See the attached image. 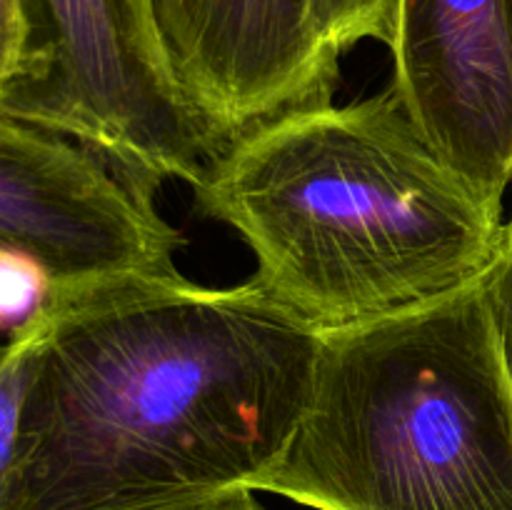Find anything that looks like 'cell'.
<instances>
[{
	"label": "cell",
	"instance_id": "ba28073f",
	"mask_svg": "<svg viewBox=\"0 0 512 510\" xmlns=\"http://www.w3.org/2000/svg\"><path fill=\"white\" fill-rule=\"evenodd\" d=\"M40 340V315L0 338V508L18 445L20 415Z\"/></svg>",
	"mask_w": 512,
	"mask_h": 510
},
{
	"label": "cell",
	"instance_id": "5bb4252c",
	"mask_svg": "<svg viewBox=\"0 0 512 510\" xmlns=\"http://www.w3.org/2000/svg\"><path fill=\"white\" fill-rule=\"evenodd\" d=\"M510 3H512V0H510Z\"/></svg>",
	"mask_w": 512,
	"mask_h": 510
},
{
	"label": "cell",
	"instance_id": "52a82bcc",
	"mask_svg": "<svg viewBox=\"0 0 512 510\" xmlns=\"http://www.w3.org/2000/svg\"><path fill=\"white\" fill-rule=\"evenodd\" d=\"M390 90L430 145L490 200L512 183V3L400 0Z\"/></svg>",
	"mask_w": 512,
	"mask_h": 510
},
{
	"label": "cell",
	"instance_id": "7a4b0ae2",
	"mask_svg": "<svg viewBox=\"0 0 512 510\" xmlns=\"http://www.w3.org/2000/svg\"><path fill=\"white\" fill-rule=\"evenodd\" d=\"M190 188L250 248V280L318 333L478 283L503 243V203L425 140L390 85L258 125Z\"/></svg>",
	"mask_w": 512,
	"mask_h": 510
},
{
	"label": "cell",
	"instance_id": "8992f818",
	"mask_svg": "<svg viewBox=\"0 0 512 510\" xmlns=\"http://www.w3.org/2000/svg\"><path fill=\"white\" fill-rule=\"evenodd\" d=\"M175 80L220 148L258 125L333 103L340 58L315 0H150Z\"/></svg>",
	"mask_w": 512,
	"mask_h": 510
},
{
	"label": "cell",
	"instance_id": "30bf717a",
	"mask_svg": "<svg viewBox=\"0 0 512 510\" xmlns=\"http://www.w3.org/2000/svg\"><path fill=\"white\" fill-rule=\"evenodd\" d=\"M50 295L53 283L35 260L0 250V338L38 318Z\"/></svg>",
	"mask_w": 512,
	"mask_h": 510
},
{
	"label": "cell",
	"instance_id": "9c48e42d",
	"mask_svg": "<svg viewBox=\"0 0 512 510\" xmlns=\"http://www.w3.org/2000/svg\"><path fill=\"white\" fill-rule=\"evenodd\" d=\"M400 0H315V20L338 58L363 40L390 43Z\"/></svg>",
	"mask_w": 512,
	"mask_h": 510
},
{
	"label": "cell",
	"instance_id": "4fadbf2b",
	"mask_svg": "<svg viewBox=\"0 0 512 510\" xmlns=\"http://www.w3.org/2000/svg\"><path fill=\"white\" fill-rule=\"evenodd\" d=\"M145 510H265L255 498V490L250 488H233L223 493L203 495V498L178 500V503L155 505Z\"/></svg>",
	"mask_w": 512,
	"mask_h": 510
},
{
	"label": "cell",
	"instance_id": "277c9868",
	"mask_svg": "<svg viewBox=\"0 0 512 510\" xmlns=\"http://www.w3.org/2000/svg\"><path fill=\"white\" fill-rule=\"evenodd\" d=\"M30 48L0 115L85 145L145 190L220 153L165 55L150 0H25Z\"/></svg>",
	"mask_w": 512,
	"mask_h": 510
},
{
	"label": "cell",
	"instance_id": "7c38bea8",
	"mask_svg": "<svg viewBox=\"0 0 512 510\" xmlns=\"http://www.w3.org/2000/svg\"><path fill=\"white\" fill-rule=\"evenodd\" d=\"M30 48L25 0H0V100L18 80Z\"/></svg>",
	"mask_w": 512,
	"mask_h": 510
},
{
	"label": "cell",
	"instance_id": "3957f363",
	"mask_svg": "<svg viewBox=\"0 0 512 510\" xmlns=\"http://www.w3.org/2000/svg\"><path fill=\"white\" fill-rule=\"evenodd\" d=\"M250 490L313 510H512V373L483 280L320 333L303 415Z\"/></svg>",
	"mask_w": 512,
	"mask_h": 510
},
{
	"label": "cell",
	"instance_id": "5b68a950",
	"mask_svg": "<svg viewBox=\"0 0 512 510\" xmlns=\"http://www.w3.org/2000/svg\"><path fill=\"white\" fill-rule=\"evenodd\" d=\"M185 238L85 145L0 115V250L35 260L53 293L175 275Z\"/></svg>",
	"mask_w": 512,
	"mask_h": 510
},
{
	"label": "cell",
	"instance_id": "6da1fadb",
	"mask_svg": "<svg viewBox=\"0 0 512 510\" xmlns=\"http://www.w3.org/2000/svg\"><path fill=\"white\" fill-rule=\"evenodd\" d=\"M318 345L253 280L53 293L0 510H145L250 488L303 415Z\"/></svg>",
	"mask_w": 512,
	"mask_h": 510
},
{
	"label": "cell",
	"instance_id": "8fae6325",
	"mask_svg": "<svg viewBox=\"0 0 512 510\" xmlns=\"http://www.w3.org/2000/svg\"><path fill=\"white\" fill-rule=\"evenodd\" d=\"M483 285L490 313H493L495 330H498L500 345H503L505 360H508L512 373V213L505 220L498 258H495L493 268L483 278Z\"/></svg>",
	"mask_w": 512,
	"mask_h": 510
}]
</instances>
